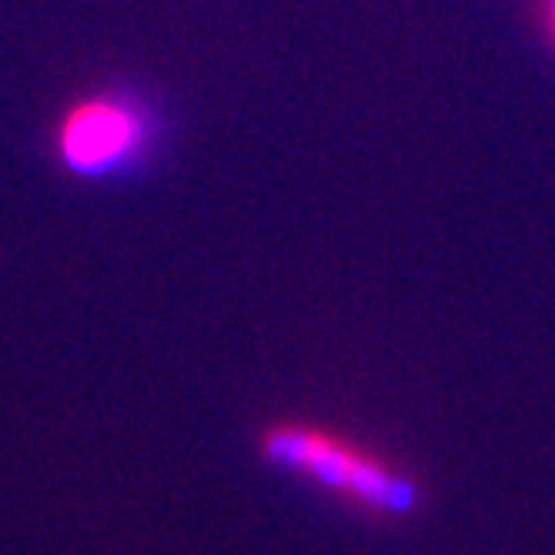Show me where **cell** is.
I'll return each mask as SVG.
<instances>
[{
    "instance_id": "1",
    "label": "cell",
    "mask_w": 555,
    "mask_h": 555,
    "mask_svg": "<svg viewBox=\"0 0 555 555\" xmlns=\"http://www.w3.org/2000/svg\"><path fill=\"white\" fill-rule=\"evenodd\" d=\"M258 455L362 519L402 522L422 508V486L405 465L332 422L274 418L258 431Z\"/></svg>"
},
{
    "instance_id": "2",
    "label": "cell",
    "mask_w": 555,
    "mask_h": 555,
    "mask_svg": "<svg viewBox=\"0 0 555 555\" xmlns=\"http://www.w3.org/2000/svg\"><path fill=\"white\" fill-rule=\"evenodd\" d=\"M57 157L77 175H104L128 165L144 144L141 111L121 98L88 94L74 101L57 125Z\"/></svg>"
},
{
    "instance_id": "3",
    "label": "cell",
    "mask_w": 555,
    "mask_h": 555,
    "mask_svg": "<svg viewBox=\"0 0 555 555\" xmlns=\"http://www.w3.org/2000/svg\"><path fill=\"white\" fill-rule=\"evenodd\" d=\"M535 11H539V24L548 37V44L555 48V0H535Z\"/></svg>"
}]
</instances>
